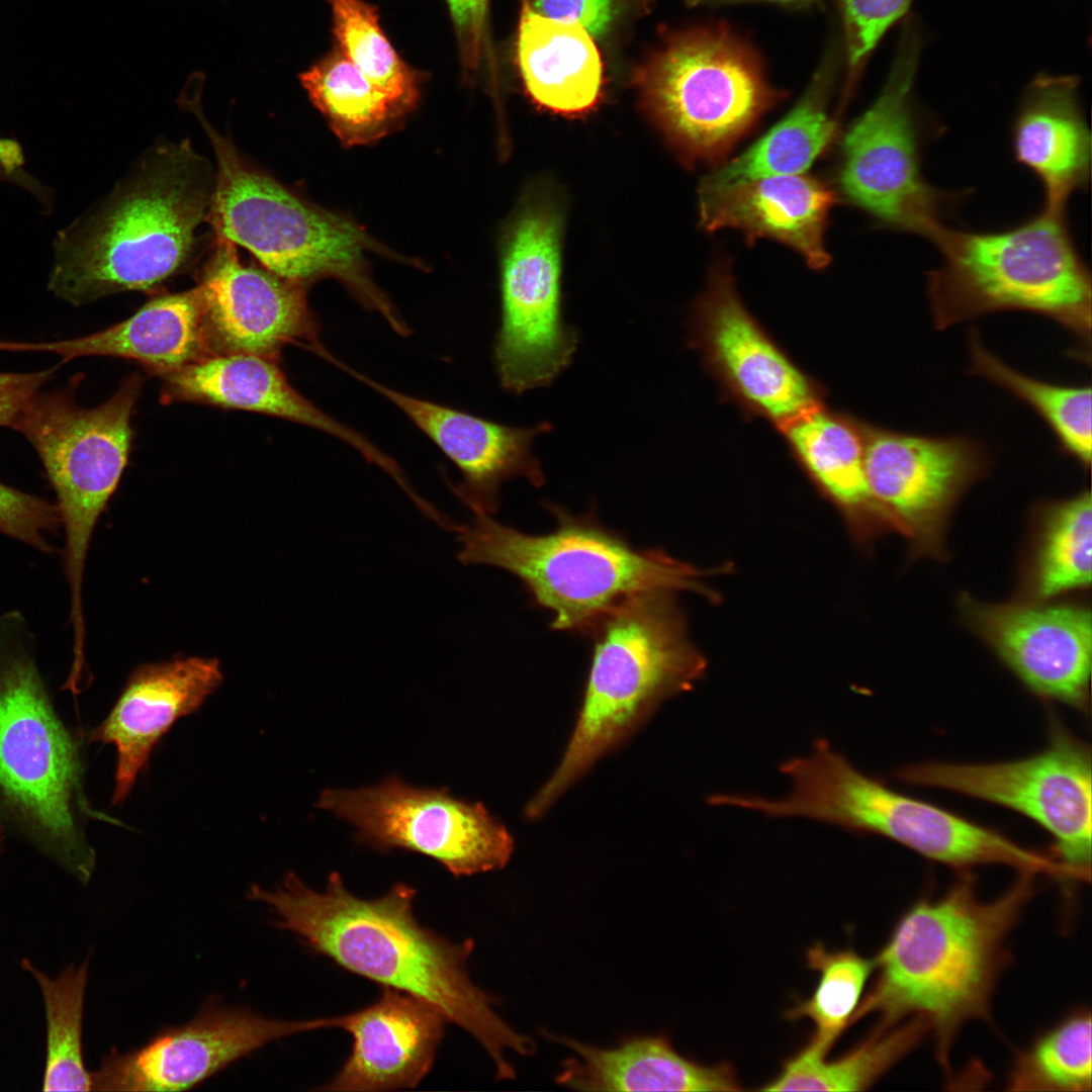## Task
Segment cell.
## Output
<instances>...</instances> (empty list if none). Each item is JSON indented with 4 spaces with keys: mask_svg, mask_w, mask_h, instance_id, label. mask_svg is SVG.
Returning <instances> with one entry per match:
<instances>
[{
    "mask_svg": "<svg viewBox=\"0 0 1092 1092\" xmlns=\"http://www.w3.org/2000/svg\"><path fill=\"white\" fill-rule=\"evenodd\" d=\"M845 30L848 66L855 74L913 0H838Z\"/></svg>",
    "mask_w": 1092,
    "mask_h": 1092,
    "instance_id": "60d3db41",
    "label": "cell"
},
{
    "mask_svg": "<svg viewBox=\"0 0 1092 1092\" xmlns=\"http://www.w3.org/2000/svg\"><path fill=\"white\" fill-rule=\"evenodd\" d=\"M545 506L557 522L547 534L521 532L490 515H474L455 531L459 560L517 576L535 605L552 612V629L589 635L615 606L649 589L710 592L701 583L703 571L662 550L634 548L596 510L574 516Z\"/></svg>",
    "mask_w": 1092,
    "mask_h": 1092,
    "instance_id": "5b68a950",
    "label": "cell"
},
{
    "mask_svg": "<svg viewBox=\"0 0 1092 1092\" xmlns=\"http://www.w3.org/2000/svg\"><path fill=\"white\" fill-rule=\"evenodd\" d=\"M533 6L540 15L577 24L593 37L604 35L623 8L622 0H533Z\"/></svg>",
    "mask_w": 1092,
    "mask_h": 1092,
    "instance_id": "b9f144b4",
    "label": "cell"
},
{
    "mask_svg": "<svg viewBox=\"0 0 1092 1092\" xmlns=\"http://www.w3.org/2000/svg\"><path fill=\"white\" fill-rule=\"evenodd\" d=\"M920 52L911 20L880 95L842 138L837 179L844 198L882 226L928 239L966 193L939 189L923 175V150L944 129L914 98Z\"/></svg>",
    "mask_w": 1092,
    "mask_h": 1092,
    "instance_id": "7c38bea8",
    "label": "cell"
},
{
    "mask_svg": "<svg viewBox=\"0 0 1092 1092\" xmlns=\"http://www.w3.org/2000/svg\"><path fill=\"white\" fill-rule=\"evenodd\" d=\"M834 202V193L814 177H762L700 188V223L708 232L738 230L747 243L759 238L775 240L797 251L810 268L819 270L831 260L824 235Z\"/></svg>",
    "mask_w": 1092,
    "mask_h": 1092,
    "instance_id": "d4e9b609",
    "label": "cell"
},
{
    "mask_svg": "<svg viewBox=\"0 0 1092 1092\" xmlns=\"http://www.w3.org/2000/svg\"><path fill=\"white\" fill-rule=\"evenodd\" d=\"M416 890L394 884L383 896L364 899L333 872L324 892L289 872L274 890L253 885L248 897L268 905L276 926L296 934L313 952L345 970L420 998L478 1040L496 1078L513 1079L505 1052L528 1056L535 1044L493 1010V998L470 979L466 962L474 943L452 942L422 926L414 914Z\"/></svg>",
    "mask_w": 1092,
    "mask_h": 1092,
    "instance_id": "6da1fadb",
    "label": "cell"
},
{
    "mask_svg": "<svg viewBox=\"0 0 1092 1092\" xmlns=\"http://www.w3.org/2000/svg\"><path fill=\"white\" fill-rule=\"evenodd\" d=\"M941 264L927 273L926 293L938 330L1002 310L1035 312L1072 332L1090 350L1091 273L1067 209H1041L994 232L952 229L928 238Z\"/></svg>",
    "mask_w": 1092,
    "mask_h": 1092,
    "instance_id": "52a82bcc",
    "label": "cell"
},
{
    "mask_svg": "<svg viewBox=\"0 0 1092 1092\" xmlns=\"http://www.w3.org/2000/svg\"><path fill=\"white\" fill-rule=\"evenodd\" d=\"M1029 569V590L1037 601L1082 589L1091 583L1092 502L1089 490L1049 504Z\"/></svg>",
    "mask_w": 1092,
    "mask_h": 1092,
    "instance_id": "e575fe53",
    "label": "cell"
},
{
    "mask_svg": "<svg viewBox=\"0 0 1092 1092\" xmlns=\"http://www.w3.org/2000/svg\"><path fill=\"white\" fill-rule=\"evenodd\" d=\"M691 343L731 397L778 427L821 404L815 381L743 304L727 260L712 268L694 306Z\"/></svg>",
    "mask_w": 1092,
    "mask_h": 1092,
    "instance_id": "2e32d148",
    "label": "cell"
},
{
    "mask_svg": "<svg viewBox=\"0 0 1092 1092\" xmlns=\"http://www.w3.org/2000/svg\"><path fill=\"white\" fill-rule=\"evenodd\" d=\"M79 382L75 378L65 388L37 391L14 427L36 451L56 493L65 533L69 623L78 644L86 639L83 583L91 539L127 464L130 419L143 386L142 378L131 375L105 402L85 408L75 398Z\"/></svg>",
    "mask_w": 1092,
    "mask_h": 1092,
    "instance_id": "8fae6325",
    "label": "cell"
},
{
    "mask_svg": "<svg viewBox=\"0 0 1092 1092\" xmlns=\"http://www.w3.org/2000/svg\"><path fill=\"white\" fill-rule=\"evenodd\" d=\"M59 366L27 373L0 372V427L14 429L30 398L53 377Z\"/></svg>",
    "mask_w": 1092,
    "mask_h": 1092,
    "instance_id": "ee69618b",
    "label": "cell"
},
{
    "mask_svg": "<svg viewBox=\"0 0 1092 1092\" xmlns=\"http://www.w3.org/2000/svg\"><path fill=\"white\" fill-rule=\"evenodd\" d=\"M217 658L189 656L136 666L90 742L111 744L116 769L111 804H122L164 735L198 710L222 682Z\"/></svg>",
    "mask_w": 1092,
    "mask_h": 1092,
    "instance_id": "7402d4cb",
    "label": "cell"
},
{
    "mask_svg": "<svg viewBox=\"0 0 1092 1092\" xmlns=\"http://www.w3.org/2000/svg\"><path fill=\"white\" fill-rule=\"evenodd\" d=\"M326 1026V1018L280 1020L209 1002L139 1049L112 1050L91 1073V1091L186 1090L271 1041Z\"/></svg>",
    "mask_w": 1092,
    "mask_h": 1092,
    "instance_id": "ac0fdd59",
    "label": "cell"
},
{
    "mask_svg": "<svg viewBox=\"0 0 1092 1092\" xmlns=\"http://www.w3.org/2000/svg\"><path fill=\"white\" fill-rule=\"evenodd\" d=\"M159 376L167 402H198L294 422L349 444L388 474L397 469V463L367 438L301 395L274 360L249 354L213 355Z\"/></svg>",
    "mask_w": 1092,
    "mask_h": 1092,
    "instance_id": "cb8c5ba5",
    "label": "cell"
},
{
    "mask_svg": "<svg viewBox=\"0 0 1092 1092\" xmlns=\"http://www.w3.org/2000/svg\"><path fill=\"white\" fill-rule=\"evenodd\" d=\"M23 969L35 978L44 1002L47 1058L43 1091H91L82 1049V1022L88 963L70 966L56 979L48 977L29 961Z\"/></svg>",
    "mask_w": 1092,
    "mask_h": 1092,
    "instance_id": "d590c367",
    "label": "cell"
},
{
    "mask_svg": "<svg viewBox=\"0 0 1092 1092\" xmlns=\"http://www.w3.org/2000/svg\"><path fill=\"white\" fill-rule=\"evenodd\" d=\"M0 351L134 360L157 375L213 356L198 286L153 298L125 321L87 336L41 343L0 341Z\"/></svg>",
    "mask_w": 1092,
    "mask_h": 1092,
    "instance_id": "4316f807",
    "label": "cell"
},
{
    "mask_svg": "<svg viewBox=\"0 0 1092 1092\" xmlns=\"http://www.w3.org/2000/svg\"><path fill=\"white\" fill-rule=\"evenodd\" d=\"M808 967L820 974L813 994L787 1012L792 1020L809 1018L815 1027L810 1043L824 1054L851 1023L864 986L874 970L852 949L832 951L816 943L807 950Z\"/></svg>",
    "mask_w": 1092,
    "mask_h": 1092,
    "instance_id": "74e56055",
    "label": "cell"
},
{
    "mask_svg": "<svg viewBox=\"0 0 1092 1092\" xmlns=\"http://www.w3.org/2000/svg\"><path fill=\"white\" fill-rule=\"evenodd\" d=\"M778 428L801 467L857 539L892 528L869 486L862 422L819 404Z\"/></svg>",
    "mask_w": 1092,
    "mask_h": 1092,
    "instance_id": "83f0119b",
    "label": "cell"
},
{
    "mask_svg": "<svg viewBox=\"0 0 1092 1092\" xmlns=\"http://www.w3.org/2000/svg\"><path fill=\"white\" fill-rule=\"evenodd\" d=\"M833 72L823 66L795 107L743 153L707 175L700 188L762 177L797 175L823 154L836 133L828 111Z\"/></svg>",
    "mask_w": 1092,
    "mask_h": 1092,
    "instance_id": "4dcf8cb0",
    "label": "cell"
},
{
    "mask_svg": "<svg viewBox=\"0 0 1092 1092\" xmlns=\"http://www.w3.org/2000/svg\"><path fill=\"white\" fill-rule=\"evenodd\" d=\"M463 65L475 69L485 36L488 0H446Z\"/></svg>",
    "mask_w": 1092,
    "mask_h": 1092,
    "instance_id": "7bdbcfd3",
    "label": "cell"
},
{
    "mask_svg": "<svg viewBox=\"0 0 1092 1092\" xmlns=\"http://www.w3.org/2000/svg\"><path fill=\"white\" fill-rule=\"evenodd\" d=\"M316 807L353 825L357 841L380 852L422 853L455 877L502 869L514 850L512 835L481 803L446 788H416L398 776L372 787L325 790Z\"/></svg>",
    "mask_w": 1092,
    "mask_h": 1092,
    "instance_id": "4fadbf2b",
    "label": "cell"
},
{
    "mask_svg": "<svg viewBox=\"0 0 1092 1092\" xmlns=\"http://www.w3.org/2000/svg\"><path fill=\"white\" fill-rule=\"evenodd\" d=\"M298 78L312 104L348 146L382 138L406 114L338 49Z\"/></svg>",
    "mask_w": 1092,
    "mask_h": 1092,
    "instance_id": "d6a6232c",
    "label": "cell"
},
{
    "mask_svg": "<svg viewBox=\"0 0 1092 1092\" xmlns=\"http://www.w3.org/2000/svg\"><path fill=\"white\" fill-rule=\"evenodd\" d=\"M930 1027L922 1019L910 1018L898 1027L877 1031L833 1061L810 1042L787 1060L781 1072L763 1091H861L910 1052Z\"/></svg>",
    "mask_w": 1092,
    "mask_h": 1092,
    "instance_id": "1f68e13d",
    "label": "cell"
},
{
    "mask_svg": "<svg viewBox=\"0 0 1092 1092\" xmlns=\"http://www.w3.org/2000/svg\"><path fill=\"white\" fill-rule=\"evenodd\" d=\"M362 380L398 407L454 463L462 480L455 494L474 515H493L502 484L523 477L541 487L545 475L532 447L552 430L548 422L530 428L499 424L469 413L394 390L351 368Z\"/></svg>",
    "mask_w": 1092,
    "mask_h": 1092,
    "instance_id": "44dd1931",
    "label": "cell"
},
{
    "mask_svg": "<svg viewBox=\"0 0 1092 1092\" xmlns=\"http://www.w3.org/2000/svg\"><path fill=\"white\" fill-rule=\"evenodd\" d=\"M215 179L187 140L152 148L103 202L58 233L49 290L79 306L177 275L208 221Z\"/></svg>",
    "mask_w": 1092,
    "mask_h": 1092,
    "instance_id": "3957f363",
    "label": "cell"
},
{
    "mask_svg": "<svg viewBox=\"0 0 1092 1092\" xmlns=\"http://www.w3.org/2000/svg\"><path fill=\"white\" fill-rule=\"evenodd\" d=\"M213 355L249 354L276 361L289 344L313 353L320 326L305 287L241 262L235 244L216 237L199 283Z\"/></svg>",
    "mask_w": 1092,
    "mask_h": 1092,
    "instance_id": "d6986e66",
    "label": "cell"
},
{
    "mask_svg": "<svg viewBox=\"0 0 1092 1092\" xmlns=\"http://www.w3.org/2000/svg\"><path fill=\"white\" fill-rule=\"evenodd\" d=\"M972 371L1010 391L1030 405L1049 425L1061 449L1084 469L1092 455L1091 386H1064L1026 376L991 353L980 334L968 338Z\"/></svg>",
    "mask_w": 1092,
    "mask_h": 1092,
    "instance_id": "836d02e7",
    "label": "cell"
},
{
    "mask_svg": "<svg viewBox=\"0 0 1092 1092\" xmlns=\"http://www.w3.org/2000/svg\"><path fill=\"white\" fill-rule=\"evenodd\" d=\"M353 1037L352 1052L322 1091L415 1088L430 1072L447 1018L426 1001L392 988L369 1006L337 1016Z\"/></svg>",
    "mask_w": 1092,
    "mask_h": 1092,
    "instance_id": "603a6c76",
    "label": "cell"
},
{
    "mask_svg": "<svg viewBox=\"0 0 1092 1092\" xmlns=\"http://www.w3.org/2000/svg\"><path fill=\"white\" fill-rule=\"evenodd\" d=\"M974 631L1035 695L1085 710L1092 622L1088 608L1037 603L983 604L963 598Z\"/></svg>",
    "mask_w": 1092,
    "mask_h": 1092,
    "instance_id": "ffe728a7",
    "label": "cell"
},
{
    "mask_svg": "<svg viewBox=\"0 0 1092 1092\" xmlns=\"http://www.w3.org/2000/svg\"><path fill=\"white\" fill-rule=\"evenodd\" d=\"M1091 1015L1078 1012L1053 1027L1017 1058L1011 1090L1090 1091Z\"/></svg>",
    "mask_w": 1092,
    "mask_h": 1092,
    "instance_id": "f35d334b",
    "label": "cell"
},
{
    "mask_svg": "<svg viewBox=\"0 0 1092 1092\" xmlns=\"http://www.w3.org/2000/svg\"><path fill=\"white\" fill-rule=\"evenodd\" d=\"M556 1040L572 1050L557 1082L583 1091H740L727 1064L703 1066L680 1056L664 1036H637L612 1049L569 1037Z\"/></svg>",
    "mask_w": 1092,
    "mask_h": 1092,
    "instance_id": "f1b7e54d",
    "label": "cell"
},
{
    "mask_svg": "<svg viewBox=\"0 0 1092 1092\" xmlns=\"http://www.w3.org/2000/svg\"><path fill=\"white\" fill-rule=\"evenodd\" d=\"M205 77L191 74L178 98L204 129L214 152L216 179L208 222L216 237L250 251L264 268L305 287L325 277L343 283L399 335L407 325L367 272L368 238L349 220L301 200L238 152L206 118Z\"/></svg>",
    "mask_w": 1092,
    "mask_h": 1092,
    "instance_id": "ba28073f",
    "label": "cell"
},
{
    "mask_svg": "<svg viewBox=\"0 0 1092 1092\" xmlns=\"http://www.w3.org/2000/svg\"><path fill=\"white\" fill-rule=\"evenodd\" d=\"M62 529L56 504L0 482V533L47 555Z\"/></svg>",
    "mask_w": 1092,
    "mask_h": 1092,
    "instance_id": "ab89813d",
    "label": "cell"
},
{
    "mask_svg": "<svg viewBox=\"0 0 1092 1092\" xmlns=\"http://www.w3.org/2000/svg\"><path fill=\"white\" fill-rule=\"evenodd\" d=\"M36 641L18 611L0 615V822L86 885L96 866L85 790L83 735L57 709L37 661Z\"/></svg>",
    "mask_w": 1092,
    "mask_h": 1092,
    "instance_id": "277c9868",
    "label": "cell"
},
{
    "mask_svg": "<svg viewBox=\"0 0 1092 1092\" xmlns=\"http://www.w3.org/2000/svg\"><path fill=\"white\" fill-rule=\"evenodd\" d=\"M1032 877L1021 874L991 901L979 899L971 878H964L942 896L909 908L874 960L877 978L851 1023L870 1014L879 1016L880 1028L922 1019L947 1068L959 1030L987 1017L1007 938L1033 893Z\"/></svg>",
    "mask_w": 1092,
    "mask_h": 1092,
    "instance_id": "7a4b0ae2",
    "label": "cell"
},
{
    "mask_svg": "<svg viewBox=\"0 0 1092 1092\" xmlns=\"http://www.w3.org/2000/svg\"><path fill=\"white\" fill-rule=\"evenodd\" d=\"M517 61L528 94L559 114L588 112L599 102L604 68L593 36L581 26L551 19L524 7Z\"/></svg>",
    "mask_w": 1092,
    "mask_h": 1092,
    "instance_id": "f546056e",
    "label": "cell"
},
{
    "mask_svg": "<svg viewBox=\"0 0 1092 1092\" xmlns=\"http://www.w3.org/2000/svg\"><path fill=\"white\" fill-rule=\"evenodd\" d=\"M689 4L696 6H720L748 1H765L786 5H807L815 0H687Z\"/></svg>",
    "mask_w": 1092,
    "mask_h": 1092,
    "instance_id": "bcb514c9",
    "label": "cell"
},
{
    "mask_svg": "<svg viewBox=\"0 0 1092 1092\" xmlns=\"http://www.w3.org/2000/svg\"><path fill=\"white\" fill-rule=\"evenodd\" d=\"M337 49L405 113L420 98V79L392 47L377 9L364 0H327Z\"/></svg>",
    "mask_w": 1092,
    "mask_h": 1092,
    "instance_id": "8d00e7d4",
    "label": "cell"
},
{
    "mask_svg": "<svg viewBox=\"0 0 1092 1092\" xmlns=\"http://www.w3.org/2000/svg\"><path fill=\"white\" fill-rule=\"evenodd\" d=\"M1014 160L1038 180L1042 206L1067 209L1090 186L1091 131L1075 76L1039 74L1026 86L1010 129Z\"/></svg>",
    "mask_w": 1092,
    "mask_h": 1092,
    "instance_id": "484cf974",
    "label": "cell"
},
{
    "mask_svg": "<svg viewBox=\"0 0 1092 1092\" xmlns=\"http://www.w3.org/2000/svg\"><path fill=\"white\" fill-rule=\"evenodd\" d=\"M635 594L598 623L575 728L563 757L526 807L542 816L601 757L621 745L665 700L694 688L706 661L689 638L675 594Z\"/></svg>",
    "mask_w": 1092,
    "mask_h": 1092,
    "instance_id": "8992f818",
    "label": "cell"
},
{
    "mask_svg": "<svg viewBox=\"0 0 1092 1092\" xmlns=\"http://www.w3.org/2000/svg\"><path fill=\"white\" fill-rule=\"evenodd\" d=\"M791 782L783 798H760L770 818L802 817L858 834H877L956 869L1004 864L1020 874L1073 879L1060 860L935 805L905 796L854 767L824 739L808 755L784 761Z\"/></svg>",
    "mask_w": 1092,
    "mask_h": 1092,
    "instance_id": "9c48e42d",
    "label": "cell"
},
{
    "mask_svg": "<svg viewBox=\"0 0 1092 1092\" xmlns=\"http://www.w3.org/2000/svg\"><path fill=\"white\" fill-rule=\"evenodd\" d=\"M24 163L20 145L15 140L0 136V181L25 188L49 209L52 202L48 190L24 171Z\"/></svg>",
    "mask_w": 1092,
    "mask_h": 1092,
    "instance_id": "f6af8a7d",
    "label": "cell"
},
{
    "mask_svg": "<svg viewBox=\"0 0 1092 1092\" xmlns=\"http://www.w3.org/2000/svg\"><path fill=\"white\" fill-rule=\"evenodd\" d=\"M870 489L892 527L921 553L940 551L946 520L987 470L986 451L964 437H931L862 423Z\"/></svg>",
    "mask_w": 1092,
    "mask_h": 1092,
    "instance_id": "e0dca14e",
    "label": "cell"
},
{
    "mask_svg": "<svg viewBox=\"0 0 1092 1092\" xmlns=\"http://www.w3.org/2000/svg\"><path fill=\"white\" fill-rule=\"evenodd\" d=\"M560 271L558 217L548 207L531 206L515 221L502 263L492 358L510 393L551 385L573 360L579 334L563 320Z\"/></svg>",
    "mask_w": 1092,
    "mask_h": 1092,
    "instance_id": "5bb4252c",
    "label": "cell"
},
{
    "mask_svg": "<svg viewBox=\"0 0 1092 1092\" xmlns=\"http://www.w3.org/2000/svg\"><path fill=\"white\" fill-rule=\"evenodd\" d=\"M645 111L687 164L718 162L784 96L728 27L673 32L639 65Z\"/></svg>",
    "mask_w": 1092,
    "mask_h": 1092,
    "instance_id": "30bf717a",
    "label": "cell"
},
{
    "mask_svg": "<svg viewBox=\"0 0 1092 1092\" xmlns=\"http://www.w3.org/2000/svg\"><path fill=\"white\" fill-rule=\"evenodd\" d=\"M8 836V832L4 825L0 822V856L4 851L5 840Z\"/></svg>",
    "mask_w": 1092,
    "mask_h": 1092,
    "instance_id": "7dc6e473",
    "label": "cell"
},
{
    "mask_svg": "<svg viewBox=\"0 0 1092 1092\" xmlns=\"http://www.w3.org/2000/svg\"><path fill=\"white\" fill-rule=\"evenodd\" d=\"M897 778L943 789L1017 811L1054 838L1057 857L1090 877L1091 753L1062 729L1042 751L1022 759L989 763L923 762Z\"/></svg>",
    "mask_w": 1092,
    "mask_h": 1092,
    "instance_id": "9a60e30c",
    "label": "cell"
}]
</instances>
